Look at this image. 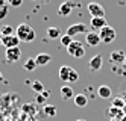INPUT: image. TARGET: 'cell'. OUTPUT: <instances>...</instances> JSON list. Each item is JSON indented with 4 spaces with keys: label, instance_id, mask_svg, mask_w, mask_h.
I'll list each match as a JSON object with an SVG mask.
<instances>
[{
    "label": "cell",
    "instance_id": "cell-26",
    "mask_svg": "<svg viewBox=\"0 0 126 121\" xmlns=\"http://www.w3.org/2000/svg\"><path fill=\"white\" fill-rule=\"evenodd\" d=\"M78 80H79V73L75 68H71L70 70V76H68V83H75Z\"/></svg>",
    "mask_w": 126,
    "mask_h": 121
},
{
    "label": "cell",
    "instance_id": "cell-38",
    "mask_svg": "<svg viewBox=\"0 0 126 121\" xmlns=\"http://www.w3.org/2000/svg\"><path fill=\"white\" fill-rule=\"evenodd\" d=\"M33 2H35V0H33Z\"/></svg>",
    "mask_w": 126,
    "mask_h": 121
},
{
    "label": "cell",
    "instance_id": "cell-36",
    "mask_svg": "<svg viewBox=\"0 0 126 121\" xmlns=\"http://www.w3.org/2000/svg\"><path fill=\"white\" fill-rule=\"evenodd\" d=\"M111 121H122V120H117V118H115V120H111Z\"/></svg>",
    "mask_w": 126,
    "mask_h": 121
},
{
    "label": "cell",
    "instance_id": "cell-1",
    "mask_svg": "<svg viewBox=\"0 0 126 121\" xmlns=\"http://www.w3.org/2000/svg\"><path fill=\"white\" fill-rule=\"evenodd\" d=\"M15 35L18 36V40L21 42H32L37 38V32L32 26H29L28 23H21L18 24V27L15 29Z\"/></svg>",
    "mask_w": 126,
    "mask_h": 121
},
{
    "label": "cell",
    "instance_id": "cell-15",
    "mask_svg": "<svg viewBox=\"0 0 126 121\" xmlns=\"http://www.w3.org/2000/svg\"><path fill=\"white\" fill-rule=\"evenodd\" d=\"M110 59H111V62H114V64H123L125 59H126V54H125V52H122V50H115V52H111Z\"/></svg>",
    "mask_w": 126,
    "mask_h": 121
},
{
    "label": "cell",
    "instance_id": "cell-21",
    "mask_svg": "<svg viewBox=\"0 0 126 121\" xmlns=\"http://www.w3.org/2000/svg\"><path fill=\"white\" fill-rule=\"evenodd\" d=\"M9 12V5L6 3V0H0V21L5 20Z\"/></svg>",
    "mask_w": 126,
    "mask_h": 121
},
{
    "label": "cell",
    "instance_id": "cell-12",
    "mask_svg": "<svg viewBox=\"0 0 126 121\" xmlns=\"http://www.w3.org/2000/svg\"><path fill=\"white\" fill-rule=\"evenodd\" d=\"M106 117H110L111 120H122L123 117H125V112H123V109H119V108H114V106H111V108H108L106 109Z\"/></svg>",
    "mask_w": 126,
    "mask_h": 121
},
{
    "label": "cell",
    "instance_id": "cell-30",
    "mask_svg": "<svg viewBox=\"0 0 126 121\" xmlns=\"http://www.w3.org/2000/svg\"><path fill=\"white\" fill-rule=\"evenodd\" d=\"M2 41H3V35H2V32H0V45H2Z\"/></svg>",
    "mask_w": 126,
    "mask_h": 121
},
{
    "label": "cell",
    "instance_id": "cell-32",
    "mask_svg": "<svg viewBox=\"0 0 126 121\" xmlns=\"http://www.w3.org/2000/svg\"><path fill=\"white\" fill-rule=\"evenodd\" d=\"M41 2H44V3H49V2H50V0H41Z\"/></svg>",
    "mask_w": 126,
    "mask_h": 121
},
{
    "label": "cell",
    "instance_id": "cell-11",
    "mask_svg": "<svg viewBox=\"0 0 126 121\" xmlns=\"http://www.w3.org/2000/svg\"><path fill=\"white\" fill-rule=\"evenodd\" d=\"M85 41H87V44L90 47H97V45L102 42L100 36H99V33H96V32H88L87 36H85Z\"/></svg>",
    "mask_w": 126,
    "mask_h": 121
},
{
    "label": "cell",
    "instance_id": "cell-10",
    "mask_svg": "<svg viewBox=\"0 0 126 121\" xmlns=\"http://www.w3.org/2000/svg\"><path fill=\"white\" fill-rule=\"evenodd\" d=\"M73 8H75V3H73V2H64V3H61L59 8H58V15H61V17H67V15L71 14Z\"/></svg>",
    "mask_w": 126,
    "mask_h": 121
},
{
    "label": "cell",
    "instance_id": "cell-34",
    "mask_svg": "<svg viewBox=\"0 0 126 121\" xmlns=\"http://www.w3.org/2000/svg\"><path fill=\"white\" fill-rule=\"evenodd\" d=\"M123 67H125V68H126V59H125V62H123Z\"/></svg>",
    "mask_w": 126,
    "mask_h": 121
},
{
    "label": "cell",
    "instance_id": "cell-35",
    "mask_svg": "<svg viewBox=\"0 0 126 121\" xmlns=\"http://www.w3.org/2000/svg\"><path fill=\"white\" fill-rule=\"evenodd\" d=\"M0 80H3V76H2V73H0Z\"/></svg>",
    "mask_w": 126,
    "mask_h": 121
},
{
    "label": "cell",
    "instance_id": "cell-2",
    "mask_svg": "<svg viewBox=\"0 0 126 121\" xmlns=\"http://www.w3.org/2000/svg\"><path fill=\"white\" fill-rule=\"evenodd\" d=\"M67 52H68L70 56H73L76 59H80V58L85 56V45H84V42L73 40V42L67 47Z\"/></svg>",
    "mask_w": 126,
    "mask_h": 121
},
{
    "label": "cell",
    "instance_id": "cell-25",
    "mask_svg": "<svg viewBox=\"0 0 126 121\" xmlns=\"http://www.w3.org/2000/svg\"><path fill=\"white\" fill-rule=\"evenodd\" d=\"M0 32H2V35H3V36L15 35V29H14L12 26H3V27H2V30H0Z\"/></svg>",
    "mask_w": 126,
    "mask_h": 121
},
{
    "label": "cell",
    "instance_id": "cell-4",
    "mask_svg": "<svg viewBox=\"0 0 126 121\" xmlns=\"http://www.w3.org/2000/svg\"><path fill=\"white\" fill-rule=\"evenodd\" d=\"M79 33H88V27H87V24H84V23H76V24H71L68 29H67V35L68 36H76V35H79Z\"/></svg>",
    "mask_w": 126,
    "mask_h": 121
},
{
    "label": "cell",
    "instance_id": "cell-16",
    "mask_svg": "<svg viewBox=\"0 0 126 121\" xmlns=\"http://www.w3.org/2000/svg\"><path fill=\"white\" fill-rule=\"evenodd\" d=\"M73 101H75V105H76L78 108H85V106L88 105V95L84 94V92H80V94H76L75 98H73Z\"/></svg>",
    "mask_w": 126,
    "mask_h": 121
},
{
    "label": "cell",
    "instance_id": "cell-31",
    "mask_svg": "<svg viewBox=\"0 0 126 121\" xmlns=\"http://www.w3.org/2000/svg\"><path fill=\"white\" fill-rule=\"evenodd\" d=\"M122 97H123V98H125V103H126V92H125V94H123V95H122Z\"/></svg>",
    "mask_w": 126,
    "mask_h": 121
},
{
    "label": "cell",
    "instance_id": "cell-17",
    "mask_svg": "<svg viewBox=\"0 0 126 121\" xmlns=\"http://www.w3.org/2000/svg\"><path fill=\"white\" fill-rule=\"evenodd\" d=\"M70 70H71V67H68V65H62V67L59 68V79L64 82V83H68Z\"/></svg>",
    "mask_w": 126,
    "mask_h": 121
},
{
    "label": "cell",
    "instance_id": "cell-37",
    "mask_svg": "<svg viewBox=\"0 0 126 121\" xmlns=\"http://www.w3.org/2000/svg\"><path fill=\"white\" fill-rule=\"evenodd\" d=\"M76 121H87V120H76Z\"/></svg>",
    "mask_w": 126,
    "mask_h": 121
},
{
    "label": "cell",
    "instance_id": "cell-5",
    "mask_svg": "<svg viewBox=\"0 0 126 121\" xmlns=\"http://www.w3.org/2000/svg\"><path fill=\"white\" fill-rule=\"evenodd\" d=\"M87 9H88V12L91 14V17H105V8L100 3L91 2V3H88Z\"/></svg>",
    "mask_w": 126,
    "mask_h": 121
},
{
    "label": "cell",
    "instance_id": "cell-7",
    "mask_svg": "<svg viewBox=\"0 0 126 121\" xmlns=\"http://www.w3.org/2000/svg\"><path fill=\"white\" fill-rule=\"evenodd\" d=\"M5 58L8 62H17L21 58V50L20 47H14V49H6L5 52Z\"/></svg>",
    "mask_w": 126,
    "mask_h": 121
},
{
    "label": "cell",
    "instance_id": "cell-19",
    "mask_svg": "<svg viewBox=\"0 0 126 121\" xmlns=\"http://www.w3.org/2000/svg\"><path fill=\"white\" fill-rule=\"evenodd\" d=\"M47 36L50 40H58L61 38V29L59 27H55V26H52V27H47Z\"/></svg>",
    "mask_w": 126,
    "mask_h": 121
},
{
    "label": "cell",
    "instance_id": "cell-6",
    "mask_svg": "<svg viewBox=\"0 0 126 121\" xmlns=\"http://www.w3.org/2000/svg\"><path fill=\"white\" fill-rule=\"evenodd\" d=\"M102 64H103V56L102 54H96V56H93L88 61V68L91 73H97L102 68Z\"/></svg>",
    "mask_w": 126,
    "mask_h": 121
},
{
    "label": "cell",
    "instance_id": "cell-24",
    "mask_svg": "<svg viewBox=\"0 0 126 121\" xmlns=\"http://www.w3.org/2000/svg\"><path fill=\"white\" fill-rule=\"evenodd\" d=\"M31 88H32L35 92H37V94H41V92H44V86H43V83H41L40 80H35V82H32Z\"/></svg>",
    "mask_w": 126,
    "mask_h": 121
},
{
    "label": "cell",
    "instance_id": "cell-13",
    "mask_svg": "<svg viewBox=\"0 0 126 121\" xmlns=\"http://www.w3.org/2000/svg\"><path fill=\"white\" fill-rule=\"evenodd\" d=\"M59 92H61V97H62V100H64V101H68L71 98H75L73 88H71L70 85H62L61 89H59Z\"/></svg>",
    "mask_w": 126,
    "mask_h": 121
},
{
    "label": "cell",
    "instance_id": "cell-29",
    "mask_svg": "<svg viewBox=\"0 0 126 121\" xmlns=\"http://www.w3.org/2000/svg\"><path fill=\"white\" fill-rule=\"evenodd\" d=\"M35 101L41 105V103H44V101H46V97H44L43 94H38V95H37V98H35Z\"/></svg>",
    "mask_w": 126,
    "mask_h": 121
},
{
    "label": "cell",
    "instance_id": "cell-27",
    "mask_svg": "<svg viewBox=\"0 0 126 121\" xmlns=\"http://www.w3.org/2000/svg\"><path fill=\"white\" fill-rule=\"evenodd\" d=\"M59 41H61V44L64 45V47H68V45L73 42V38H71V36H68V35L65 33V35H62L61 38H59Z\"/></svg>",
    "mask_w": 126,
    "mask_h": 121
},
{
    "label": "cell",
    "instance_id": "cell-20",
    "mask_svg": "<svg viewBox=\"0 0 126 121\" xmlns=\"http://www.w3.org/2000/svg\"><path fill=\"white\" fill-rule=\"evenodd\" d=\"M38 65H37V61H35V58H28L24 61L23 64V68L26 71H35V68H37Z\"/></svg>",
    "mask_w": 126,
    "mask_h": 121
},
{
    "label": "cell",
    "instance_id": "cell-3",
    "mask_svg": "<svg viewBox=\"0 0 126 121\" xmlns=\"http://www.w3.org/2000/svg\"><path fill=\"white\" fill-rule=\"evenodd\" d=\"M99 36H100L102 42H105V44H111V42L115 40L117 33H115V29H114V27H111L110 24H108V26H105L103 29L99 32Z\"/></svg>",
    "mask_w": 126,
    "mask_h": 121
},
{
    "label": "cell",
    "instance_id": "cell-33",
    "mask_svg": "<svg viewBox=\"0 0 126 121\" xmlns=\"http://www.w3.org/2000/svg\"><path fill=\"white\" fill-rule=\"evenodd\" d=\"M122 121H126V114H125V117L122 118Z\"/></svg>",
    "mask_w": 126,
    "mask_h": 121
},
{
    "label": "cell",
    "instance_id": "cell-8",
    "mask_svg": "<svg viewBox=\"0 0 126 121\" xmlns=\"http://www.w3.org/2000/svg\"><path fill=\"white\" fill-rule=\"evenodd\" d=\"M20 42L21 41L18 40L17 35H9V36H3L2 45H5V49H14V47H18Z\"/></svg>",
    "mask_w": 126,
    "mask_h": 121
},
{
    "label": "cell",
    "instance_id": "cell-14",
    "mask_svg": "<svg viewBox=\"0 0 126 121\" xmlns=\"http://www.w3.org/2000/svg\"><path fill=\"white\" fill-rule=\"evenodd\" d=\"M97 95L100 97V98L108 100V98L112 97V89L108 86V85H100V86L97 88Z\"/></svg>",
    "mask_w": 126,
    "mask_h": 121
},
{
    "label": "cell",
    "instance_id": "cell-18",
    "mask_svg": "<svg viewBox=\"0 0 126 121\" xmlns=\"http://www.w3.org/2000/svg\"><path fill=\"white\" fill-rule=\"evenodd\" d=\"M35 61H37V65H47L52 61V56L49 53H40V54H37Z\"/></svg>",
    "mask_w": 126,
    "mask_h": 121
},
{
    "label": "cell",
    "instance_id": "cell-22",
    "mask_svg": "<svg viewBox=\"0 0 126 121\" xmlns=\"http://www.w3.org/2000/svg\"><path fill=\"white\" fill-rule=\"evenodd\" d=\"M111 106H114V108H119V109H123L125 106H126V103H125V98L120 95V97H115V98H112V105Z\"/></svg>",
    "mask_w": 126,
    "mask_h": 121
},
{
    "label": "cell",
    "instance_id": "cell-28",
    "mask_svg": "<svg viewBox=\"0 0 126 121\" xmlns=\"http://www.w3.org/2000/svg\"><path fill=\"white\" fill-rule=\"evenodd\" d=\"M23 2H24V0H6V3L9 5V6H12V8H18V6H21Z\"/></svg>",
    "mask_w": 126,
    "mask_h": 121
},
{
    "label": "cell",
    "instance_id": "cell-23",
    "mask_svg": "<svg viewBox=\"0 0 126 121\" xmlns=\"http://www.w3.org/2000/svg\"><path fill=\"white\" fill-rule=\"evenodd\" d=\"M43 109H44V114H46L47 117H56V108H55V106H52V105H46Z\"/></svg>",
    "mask_w": 126,
    "mask_h": 121
},
{
    "label": "cell",
    "instance_id": "cell-9",
    "mask_svg": "<svg viewBox=\"0 0 126 121\" xmlns=\"http://www.w3.org/2000/svg\"><path fill=\"white\" fill-rule=\"evenodd\" d=\"M90 26H91L94 30H99V32H100L105 26H108V23H106V20H105V17H91Z\"/></svg>",
    "mask_w": 126,
    "mask_h": 121
}]
</instances>
